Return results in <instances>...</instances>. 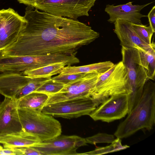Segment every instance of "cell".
I'll list each match as a JSON object with an SVG mask.
<instances>
[{
  "label": "cell",
  "instance_id": "cell-1",
  "mask_svg": "<svg viewBox=\"0 0 155 155\" xmlns=\"http://www.w3.org/2000/svg\"><path fill=\"white\" fill-rule=\"evenodd\" d=\"M24 16L25 28L15 42L0 51L2 55H75L80 48L100 36L91 27L77 20L41 12L31 6H27Z\"/></svg>",
  "mask_w": 155,
  "mask_h": 155
},
{
  "label": "cell",
  "instance_id": "cell-2",
  "mask_svg": "<svg viewBox=\"0 0 155 155\" xmlns=\"http://www.w3.org/2000/svg\"><path fill=\"white\" fill-rule=\"evenodd\" d=\"M148 81L139 101L118 126L114 133L117 138L127 137L143 129L150 130L154 125L155 84Z\"/></svg>",
  "mask_w": 155,
  "mask_h": 155
},
{
  "label": "cell",
  "instance_id": "cell-3",
  "mask_svg": "<svg viewBox=\"0 0 155 155\" xmlns=\"http://www.w3.org/2000/svg\"><path fill=\"white\" fill-rule=\"evenodd\" d=\"M131 92L125 66L120 61L100 74L91 97L96 107L112 95Z\"/></svg>",
  "mask_w": 155,
  "mask_h": 155
},
{
  "label": "cell",
  "instance_id": "cell-4",
  "mask_svg": "<svg viewBox=\"0 0 155 155\" xmlns=\"http://www.w3.org/2000/svg\"><path fill=\"white\" fill-rule=\"evenodd\" d=\"M18 113L23 129L36 136L41 142L61 135V125L52 116L25 108H18Z\"/></svg>",
  "mask_w": 155,
  "mask_h": 155
},
{
  "label": "cell",
  "instance_id": "cell-5",
  "mask_svg": "<svg viewBox=\"0 0 155 155\" xmlns=\"http://www.w3.org/2000/svg\"><path fill=\"white\" fill-rule=\"evenodd\" d=\"M121 51L122 61L126 71L131 91L128 95V114L139 101L144 85L149 79L142 65L139 50L122 47Z\"/></svg>",
  "mask_w": 155,
  "mask_h": 155
},
{
  "label": "cell",
  "instance_id": "cell-6",
  "mask_svg": "<svg viewBox=\"0 0 155 155\" xmlns=\"http://www.w3.org/2000/svg\"><path fill=\"white\" fill-rule=\"evenodd\" d=\"M96 0H38L30 6L54 15L74 20L88 16Z\"/></svg>",
  "mask_w": 155,
  "mask_h": 155
},
{
  "label": "cell",
  "instance_id": "cell-7",
  "mask_svg": "<svg viewBox=\"0 0 155 155\" xmlns=\"http://www.w3.org/2000/svg\"><path fill=\"white\" fill-rule=\"evenodd\" d=\"M96 107L91 97H81L45 104L41 111L55 117L70 119L89 115Z\"/></svg>",
  "mask_w": 155,
  "mask_h": 155
},
{
  "label": "cell",
  "instance_id": "cell-8",
  "mask_svg": "<svg viewBox=\"0 0 155 155\" xmlns=\"http://www.w3.org/2000/svg\"><path fill=\"white\" fill-rule=\"evenodd\" d=\"M129 110L128 94L124 93L109 97L89 115L94 120L110 123L124 117Z\"/></svg>",
  "mask_w": 155,
  "mask_h": 155
},
{
  "label": "cell",
  "instance_id": "cell-9",
  "mask_svg": "<svg viewBox=\"0 0 155 155\" xmlns=\"http://www.w3.org/2000/svg\"><path fill=\"white\" fill-rule=\"evenodd\" d=\"M100 75L95 73H86L80 79L65 85L58 92L48 95L45 104L77 98L91 97Z\"/></svg>",
  "mask_w": 155,
  "mask_h": 155
},
{
  "label": "cell",
  "instance_id": "cell-10",
  "mask_svg": "<svg viewBox=\"0 0 155 155\" xmlns=\"http://www.w3.org/2000/svg\"><path fill=\"white\" fill-rule=\"evenodd\" d=\"M27 21L14 9L0 10V51L15 42Z\"/></svg>",
  "mask_w": 155,
  "mask_h": 155
},
{
  "label": "cell",
  "instance_id": "cell-11",
  "mask_svg": "<svg viewBox=\"0 0 155 155\" xmlns=\"http://www.w3.org/2000/svg\"><path fill=\"white\" fill-rule=\"evenodd\" d=\"M85 139L76 135L61 136L31 146L42 155H77V150L87 145Z\"/></svg>",
  "mask_w": 155,
  "mask_h": 155
},
{
  "label": "cell",
  "instance_id": "cell-12",
  "mask_svg": "<svg viewBox=\"0 0 155 155\" xmlns=\"http://www.w3.org/2000/svg\"><path fill=\"white\" fill-rule=\"evenodd\" d=\"M23 129L18 113V100L5 97L0 104V137Z\"/></svg>",
  "mask_w": 155,
  "mask_h": 155
},
{
  "label": "cell",
  "instance_id": "cell-13",
  "mask_svg": "<svg viewBox=\"0 0 155 155\" xmlns=\"http://www.w3.org/2000/svg\"><path fill=\"white\" fill-rule=\"evenodd\" d=\"M114 23V32L119 39L122 47L135 48L144 51L155 49L154 43L149 45L140 38L133 28L131 22L118 19Z\"/></svg>",
  "mask_w": 155,
  "mask_h": 155
},
{
  "label": "cell",
  "instance_id": "cell-14",
  "mask_svg": "<svg viewBox=\"0 0 155 155\" xmlns=\"http://www.w3.org/2000/svg\"><path fill=\"white\" fill-rule=\"evenodd\" d=\"M150 2L140 5L132 4V2L116 6L114 5H106L105 11L109 15V18L107 21L110 23H114L117 19L126 21L132 23L141 24L142 18L147 17L141 13V11L144 7L152 3Z\"/></svg>",
  "mask_w": 155,
  "mask_h": 155
},
{
  "label": "cell",
  "instance_id": "cell-15",
  "mask_svg": "<svg viewBox=\"0 0 155 155\" xmlns=\"http://www.w3.org/2000/svg\"><path fill=\"white\" fill-rule=\"evenodd\" d=\"M41 142L36 136L23 129L17 133L0 137V143L4 148L31 147Z\"/></svg>",
  "mask_w": 155,
  "mask_h": 155
},
{
  "label": "cell",
  "instance_id": "cell-16",
  "mask_svg": "<svg viewBox=\"0 0 155 155\" xmlns=\"http://www.w3.org/2000/svg\"><path fill=\"white\" fill-rule=\"evenodd\" d=\"M114 64L112 62L108 61L82 66L67 65L62 68L59 75L88 73L101 74L107 71Z\"/></svg>",
  "mask_w": 155,
  "mask_h": 155
},
{
  "label": "cell",
  "instance_id": "cell-17",
  "mask_svg": "<svg viewBox=\"0 0 155 155\" xmlns=\"http://www.w3.org/2000/svg\"><path fill=\"white\" fill-rule=\"evenodd\" d=\"M48 97L46 94L33 92L18 100V107L41 111Z\"/></svg>",
  "mask_w": 155,
  "mask_h": 155
},
{
  "label": "cell",
  "instance_id": "cell-18",
  "mask_svg": "<svg viewBox=\"0 0 155 155\" xmlns=\"http://www.w3.org/2000/svg\"><path fill=\"white\" fill-rule=\"evenodd\" d=\"M68 65L64 62L51 64L41 68L27 70L23 74L31 78L51 77L60 74L62 68Z\"/></svg>",
  "mask_w": 155,
  "mask_h": 155
},
{
  "label": "cell",
  "instance_id": "cell-19",
  "mask_svg": "<svg viewBox=\"0 0 155 155\" xmlns=\"http://www.w3.org/2000/svg\"><path fill=\"white\" fill-rule=\"evenodd\" d=\"M142 65L149 80H154L155 75V49L147 51L139 50Z\"/></svg>",
  "mask_w": 155,
  "mask_h": 155
},
{
  "label": "cell",
  "instance_id": "cell-20",
  "mask_svg": "<svg viewBox=\"0 0 155 155\" xmlns=\"http://www.w3.org/2000/svg\"><path fill=\"white\" fill-rule=\"evenodd\" d=\"M129 147L127 145H122L121 139L117 138L109 146L101 147H97L93 151L82 153H78L77 155H101L120 150Z\"/></svg>",
  "mask_w": 155,
  "mask_h": 155
},
{
  "label": "cell",
  "instance_id": "cell-21",
  "mask_svg": "<svg viewBox=\"0 0 155 155\" xmlns=\"http://www.w3.org/2000/svg\"><path fill=\"white\" fill-rule=\"evenodd\" d=\"M51 77L31 78L29 82L19 92L15 97L17 100L34 92L51 79Z\"/></svg>",
  "mask_w": 155,
  "mask_h": 155
},
{
  "label": "cell",
  "instance_id": "cell-22",
  "mask_svg": "<svg viewBox=\"0 0 155 155\" xmlns=\"http://www.w3.org/2000/svg\"><path fill=\"white\" fill-rule=\"evenodd\" d=\"M65 85L62 83L54 81L51 78L38 88L35 92L42 93L49 95L58 92Z\"/></svg>",
  "mask_w": 155,
  "mask_h": 155
},
{
  "label": "cell",
  "instance_id": "cell-23",
  "mask_svg": "<svg viewBox=\"0 0 155 155\" xmlns=\"http://www.w3.org/2000/svg\"><path fill=\"white\" fill-rule=\"evenodd\" d=\"M132 26L140 38L147 44L151 45L152 36L154 32L151 27L141 24L131 23Z\"/></svg>",
  "mask_w": 155,
  "mask_h": 155
},
{
  "label": "cell",
  "instance_id": "cell-24",
  "mask_svg": "<svg viewBox=\"0 0 155 155\" xmlns=\"http://www.w3.org/2000/svg\"><path fill=\"white\" fill-rule=\"evenodd\" d=\"M85 139L87 143L95 145L101 143H111L115 140L114 135L103 133H99Z\"/></svg>",
  "mask_w": 155,
  "mask_h": 155
},
{
  "label": "cell",
  "instance_id": "cell-25",
  "mask_svg": "<svg viewBox=\"0 0 155 155\" xmlns=\"http://www.w3.org/2000/svg\"><path fill=\"white\" fill-rule=\"evenodd\" d=\"M86 73L67 74L58 75L51 78L55 81L59 82L65 85L69 84L83 77Z\"/></svg>",
  "mask_w": 155,
  "mask_h": 155
},
{
  "label": "cell",
  "instance_id": "cell-26",
  "mask_svg": "<svg viewBox=\"0 0 155 155\" xmlns=\"http://www.w3.org/2000/svg\"><path fill=\"white\" fill-rule=\"evenodd\" d=\"M22 155H42L38 150L31 147H18Z\"/></svg>",
  "mask_w": 155,
  "mask_h": 155
},
{
  "label": "cell",
  "instance_id": "cell-27",
  "mask_svg": "<svg viewBox=\"0 0 155 155\" xmlns=\"http://www.w3.org/2000/svg\"><path fill=\"white\" fill-rule=\"evenodd\" d=\"M147 17L148 18L149 26L153 31L155 32V6H154L149 12Z\"/></svg>",
  "mask_w": 155,
  "mask_h": 155
},
{
  "label": "cell",
  "instance_id": "cell-28",
  "mask_svg": "<svg viewBox=\"0 0 155 155\" xmlns=\"http://www.w3.org/2000/svg\"><path fill=\"white\" fill-rule=\"evenodd\" d=\"M37 0H17L20 3L30 6Z\"/></svg>",
  "mask_w": 155,
  "mask_h": 155
}]
</instances>
